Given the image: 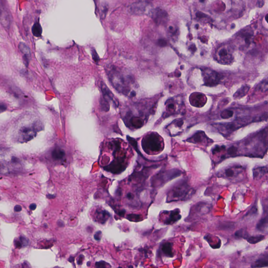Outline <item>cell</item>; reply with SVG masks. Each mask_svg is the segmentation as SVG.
I'll return each mask as SVG.
<instances>
[{"mask_svg":"<svg viewBox=\"0 0 268 268\" xmlns=\"http://www.w3.org/2000/svg\"><path fill=\"white\" fill-rule=\"evenodd\" d=\"M107 75L111 83L117 91L124 95H129L130 92L132 96L135 95V93L131 92V86L133 84L131 77L114 67L108 69Z\"/></svg>","mask_w":268,"mask_h":268,"instance_id":"obj_1","label":"cell"},{"mask_svg":"<svg viewBox=\"0 0 268 268\" xmlns=\"http://www.w3.org/2000/svg\"><path fill=\"white\" fill-rule=\"evenodd\" d=\"M195 191L190 187L187 181L182 180L175 184L169 191L167 201L170 202L181 201L188 200Z\"/></svg>","mask_w":268,"mask_h":268,"instance_id":"obj_2","label":"cell"},{"mask_svg":"<svg viewBox=\"0 0 268 268\" xmlns=\"http://www.w3.org/2000/svg\"><path fill=\"white\" fill-rule=\"evenodd\" d=\"M142 147L147 153H158L164 148L163 140L156 133H152L144 137L142 140Z\"/></svg>","mask_w":268,"mask_h":268,"instance_id":"obj_3","label":"cell"},{"mask_svg":"<svg viewBox=\"0 0 268 268\" xmlns=\"http://www.w3.org/2000/svg\"><path fill=\"white\" fill-rule=\"evenodd\" d=\"M182 173V171L178 169H171L160 172L153 178V180L152 181V186L161 187L170 180L180 176Z\"/></svg>","mask_w":268,"mask_h":268,"instance_id":"obj_4","label":"cell"},{"mask_svg":"<svg viewBox=\"0 0 268 268\" xmlns=\"http://www.w3.org/2000/svg\"><path fill=\"white\" fill-rule=\"evenodd\" d=\"M214 57L217 61L223 65H230L234 61L233 50L228 45H221L218 47Z\"/></svg>","mask_w":268,"mask_h":268,"instance_id":"obj_5","label":"cell"},{"mask_svg":"<svg viewBox=\"0 0 268 268\" xmlns=\"http://www.w3.org/2000/svg\"><path fill=\"white\" fill-rule=\"evenodd\" d=\"M201 71L204 85L213 87L220 84L221 76L218 72L209 68L203 69Z\"/></svg>","mask_w":268,"mask_h":268,"instance_id":"obj_6","label":"cell"},{"mask_svg":"<svg viewBox=\"0 0 268 268\" xmlns=\"http://www.w3.org/2000/svg\"><path fill=\"white\" fill-rule=\"evenodd\" d=\"M183 106V100L181 97H177L170 98L166 102V113L164 115L167 117L179 113Z\"/></svg>","mask_w":268,"mask_h":268,"instance_id":"obj_7","label":"cell"},{"mask_svg":"<svg viewBox=\"0 0 268 268\" xmlns=\"http://www.w3.org/2000/svg\"><path fill=\"white\" fill-rule=\"evenodd\" d=\"M39 126L38 123L31 126L24 127L20 130L19 139L21 142L30 141L36 136Z\"/></svg>","mask_w":268,"mask_h":268,"instance_id":"obj_8","label":"cell"},{"mask_svg":"<svg viewBox=\"0 0 268 268\" xmlns=\"http://www.w3.org/2000/svg\"><path fill=\"white\" fill-rule=\"evenodd\" d=\"M244 168L240 166L234 167H227L224 170L219 172V176L228 179L229 180H234L239 177V175L243 173Z\"/></svg>","mask_w":268,"mask_h":268,"instance_id":"obj_9","label":"cell"},{"mask_svg":"<svg viewBox=\"0 0 268 268\" xmlns=\"http://www.w3.org/2000/svg\"><path fill=\"white\" fill-rule=\"evenodd\" d=\"M187 124L184 120L177 119L173 120L170 125L167 126V130L169 134L172 136L179 135L180 133L184 131L185 128L188 127Z\"/></svg>","mask_w":268,"mask_h":268,"instance_id":"obj_10","label":"cell"},{"mask_svg":"<svg viewBox=\"0 0 268 268\" xmlns=\"http://www.w3.org/2000/svg\"><path fill=\"white\" fill-rule=\"evenodd\" d=\"M102 91L103 92V100L101 103L102 104V107L103 109L108 111L110 108L109 101L113 102L114 105L117 107L118 105V102L115 100L113 94L110 91L107 87H106L105 84L102 85Z\"/></svg>","mask_w":268,"mask_h":268,"instance_id":"obj_11","label":"cell"},{"mask_svg":"<svg viewBox=\"0 0 268 268\" xmlns=\"http://www.w3.org/2000/svg\"><path fill=\"white\" fill-rule=\"evenodd\" d=\"M150 13L153 21L158 25H164L168 22V15L161 8H155L150 12Z\"/></svg>","mask_w":268,"mask_h":268,"instance_id":"obj_12","label":"cell"},{"mask_svg":"<svg viewBox=\"0 0 268 268\" xmlns=\"http://www.w3.org/2000/svg\"><path fill=\"white\" fill-rule=\"evenodd\" d=\"M235 235L237 237L243 238L244 239L246 240L249 243H252V244L258 243L264 239L265 238V236L263 235L250 236H249V234L248 233L247 230L244 229H241L237 231Z\"/></svg>","mask_w":268,"mask_h":268,"instance_id":"obj_13","label":"cell"},{"mask_svg":"<svg viewBox=\"0 0 268 268\" xmlns=\"http://www.w3.org/2000/svg\"><path fill=\"white\" fill-rule=\"evenodd\" d=\"M125 168L123 158L114 160L112 163L107 167H104V170L111 172L114 174H117L123 171Z\"/></svg>","mask_w":268,"mask_h":268,"instance_id":"obj_14","label":"cell"},{"mask_svg":"<svg viewBox=\"0 0 268 268\" xmlns=\"http://www.w3.org/2000/svg\"><path fill=\"white\" fill-rule=\"evenodd\" d=\"M148 4L140 1L139 2L132 4L129 7V11L131 13L134 15H143L146 12Z\"/></svg>","mask_w":268,"mask_h":268,"instance_id":"obj_15","label":"cell"},{"mask_svg":"<svg viewBox=\"0 0 268 268\" xmlns=\"http://www.w3.org/2000/svg\"><path fill=\"white\" fill-rule=\"evenodd\" d=\"M190 103L192 106L201 107L205 105L207 102V98L203 94L194 93L190 97Z\"/></svg>","mask_w":268,"mask_h":268,"instance_id":"obj_16","label":"cell"},{"mask_svg":"<svg viewBox=\"0 0 268 268\" xmlns=\"http://www.w3.org/2000/svg\"><path fill=\"white\" fill-rule=\"evenodd\" d=\"M209 138L207 137L205 134L203 132H197L191 138L188 139V142L194 143H210Z\"/></svg>","mask_w":268,"mask_h":268,"instance_id":"obj_17","label":"cell"},{"mask_svg":"<svg viewBox=\"0 0 268 268\" xmlns=\"http://www.w3.org/2000/svg\"><path fill=\"white\" fill-rule=\"evenodd\" d=\"M168 217L166 219L164 223L167 225H171L175 223V222L178 221L181 218V216L180 215V210L179 209H175L172 211H168Z\"/></svg>","mask_w":268,"mask_h":268,"instance_id":"obj_18","label":"cell"},{"mask_svg":"<svg viewBox=\"0 0 268 268\" xmlns=\"http://www.w3.org/2000/svg\"><path fill=\"white\" fill-rule=\"evenodd\" d=\"M18 48L20 52L24 55V61L25 62V65L27 66L31 58V52L30 49L25 43L20 42L18 45Z\"/></svg>","mask_w":268,"mask_h":268,"instance_id":"obj_19","label":"cell"},{"mask_svg":"<svg viewBox=\"0 0 268 268\" xmlns=\"http://www.w3.org/2000/svg\"><path fill=\"white\" fill-rule=\"evenodd\" d=\"M0 23L6 29H8L11 25V18L7 12L0 9Z\"/></svg>","mask_w":268,"mask_h":268,"instance_id":"obj_20","label":"cell"},{"mask_svg":"<svg viewBox=\"0 0 268 268\" xmlns=\"http://www.w3.org/2000/svg\"><path fill=\"white\" fill-rule=\"evenodd\" d=\"M96 218L98 223L101 224H104L108 220V218L111 216L110 213L105 210H97L95 212Z\"/></svg>","mask_w":268,"mask_h":268,"instance_id":"obj_21","label":"cell"},{"mask_svg":"<svg viewBox=\"0 0 268 268\" xmlns=\"http://www.w3.org/2000/svg\"><path fill=\"white\" fill-rule=\"evenodd\" d=\"M161 250L163 255L168 257L173 256L172 245L170 242H166L162 243L161 247Z\"/></svg>","mask_w":268,"mask_h":268,"instance_id":"obj_22","label":"cell"},{"mask_svg":"<svg viewBox=\"0 0 268 268\" xmlns=\"http://www.w3.org/2000/svg\"><path fill=\"white\" fill-rule=\"evenodd\" d=\"M268 172V168L266 167H256L253 169V179L258 180L261 178Z\"/></svg>","mask_w":268,"mask_h":268,"instance_id":"obj_23","label":"cell"},{"mask_svg":"<svg viewBox=\"0 0 268 268\" xmlns=\"http://www.w3.org/2000/svg\"><path fill=\"white\" fill-rule=\"evenodd\" d=\"M268 265V255L266 254L262 256L260 258L255 261L252 267L253 268H260V267H267Z\"/></svg>","mask_w":268,"mask_h":268,"instance_id":"obj_24","label":"cell"},{"mask_svg":"<svg viewBox=\"0 0 268 268\" xmlns=\"http://www.w3.org/2000/svg\"><path fill=\"white\" fill-rule=\"evenodd\" d=\"M257 229L261 232H267L268 229V217L266 216L265 217L262 218L259 221L258 224L257 225Z\"/></svg>","mask_w":268,"mask_h":268,"instance_id":"obj_25","label":"cell"},{"mask_svg":"<svg viewBox=\"0 0 268 268\" xmlns=\"http://www.w3.org/2000/svg\"><path fill=\"white\" fill-rule=\"evenodd\" d=\"M250 89V87L248 85H245L243 86L241 88L239 89L234 94V98L235 99L237 98H240L243 97H245V95H246L248 93L249 90Z\"/></svg>","mask_w":268,"mask_h":268,"instance_id":"obj_26","label":"cell"},{"mask_svg":"<svg viewBox=\"0 0 268 268\" xmlns=\"http://www.w3.org/2000/svg\"><path fill=\"white\" fill-rule=\"evenodd\" d=\"M65 153L61 149L56 148L52 152V157L53 159L56 160H62L64 158Z\"/></svg>","mask_w":268,"mask_h":268,"instance_id":"obj_27","label":"cell"},{"mask_svg":"<svg viewBox=\"0 0 268 268\" xmlns=\"http://www.w3.org/2000/svg\"><path fill=\"white\" fill-rule=\"evenodd\" d=\"M32 32L34 36L39 37L42 36L43 30H42V26L39 22H36L34 24L32 27Z\"/></svg>","mask_w":268,"mask_h":268,"instance_id":"obj_28","label":"cell"},{"mask_svg":"<svg viewBox=\"0 0 268 268\" xmlns=\"http://www.w3.org/2000/svg\"><path fill=\"white\" fill-rule=\"evenodd\" d=\"M29 244V241L26 238L24 237H20V240L17 241L15 243L16 247L17 248L19 247H22L26 246L27 245Z\"/></svg>","mask_w":268,"mask_h":268,"instance_id":"obj_29","label":"cell"},{"mask_svg":"<svg viewBox=\"0 0 268 268\" xmlns=\"http://www.w3.org/2000/svg\"><path fill=\"white\" fill-rule=\"evenodd\" d=\"M234 112L231 110H225L220 114V116L223 119H228L233 116Z\"/></svg>","mask_w":268,"mask_h":268,"instance_id":"obj_30","label":"cell"},{"mask_svg":"<svg viewBox=\"0 0 268 268\" xmlns=\"http://www.w3.org/2000/svg\"><path fill=\"white\" fill-rule=\"evenodd\" d=\"M127 218L131 221H138L140 220V215L136 214H129L127 216Z\"/></svg>","mask_w":268,"mask_h":268,"instance_id":"obj_31","label":"cell"},{"mask_svg":"<svg viewBox=\"0 0 268 268\" xmlns=\"http://www.w3.org/2000/svg\"><path fill=\"white\" fill-rule=\"evenodd\" d=\"M95 266L97 268H106L107 263H105V262L104 261L98 262L95 264Z\"/></svg>","mask_w":268,"mask_h":268,"instance_id":"obj_32","label":"cell"},{"mask_svg":"<svg viewBox=\"0 0 268 268\" xmlns=\"http://www.w3.org/2000/svg\"><path fill=\"white\" fill-rule=\"evenodd\" d=\"M7 106L4 103H0V113H2L3 112H5L7 110Z\"/></svg>","mask_w":268,"mask_h":268,"instance_id":"obj_33","label":"cell"},{"mask_svg":"<svg viewBox=\"0 0 268 268\" xmlns=\"http://www.w3.org/2000/svg\"><path fill=\"white\" fill-rule=\"evenodd\" d=\"M101 237L102 232H100V231L97 232L95 233V235H94V237L95 238V239L97 240H100L101 238Z\"/></svg>","mask_w":268,"mask_h":268,"instance_id":"obj_34","label":"cell"},{"mask_svg":"<svg viewBox=\"0 0 268 268\" xmlns=\"http://www.w3.org/2000/svg\"><path fill=\"white\" fill-rule=\"evenodd\" d=\"M92 56H93V58L94 60H95V61H98V56L97 52H95V50H93L92 51Z\"/></svg>","mask_w":268,"mask_h":268,"instance_id":"obj_35","label":"cell"},{"mask_svg":"<svg viewBox=\"0 0 268 268\" xmlns=\"http://www.w3.org/2000/svg\"><path fill=\"white\" fill-rule=\"evenodd\" d=\"M158 44L160 46H165L167 45V43L163 39H159L158 41Z\"/></svg>","mask_w":268,"mask_h":268,"instance_id":"obj_36","label":"cell"},{"mask_svg":"<svg viewBox=\"0 0 268 268\" xmlns=\"http://www.w3.org/2000/svg\"><path fill=\"white\" fill-rule=\"evenodd\" d=\"M22 211V207L20 205H17L14 207V211L16 212H19Z\"/></svg>","mask_w":268,"mask_h":268,"instance_id":"obj_37","label":"cell"},{"mask_svg":"<svg viewBox=\"0 0 268 268\" xmlns=\"http://www.w3.org/2000/svg\"><path fill=\"white\" fill-rule=\"evenodd\" d=\"M264 3H265V2H264V1H263V0H258V2H257V5H258V7H261L263 6Z\"/></svg>","mask_w":268,"mask_h":268,"instance_id":"obj_38","label":"cell"},{"mask_svg":"<svg viewBox=\"0 0 268 268\" xmlns=\"http://www.w3.org/2000/svg\"><path fill=\"white\" fill-rule=\"evenodd\" d=\"M36 204H35V203H33V204H31L30 206V210H32V211H34V210H35V209L36 208Z\"/></svg>","mask_w":268,"mask_h":268,"instance_id":"obj_39","label":"cell"},{"mask_svg":"<svg viewBox=\"0 0 268 268\" xmlns=\"http://www.w3.org/2000/svg\"><path fill=\"white\" fill-rule=\"evenodd\" d=\"M82 255H81L80 257H79V258L78 261V263L79 265H81L82 263Z\"/></svg>","mask_w":268,"mask_h":268,"instance_id":"obj_40","label":"cell"},{"mask_svg":"<svg viewBox=\"0 0 268 268\" xmlns=\"http://www.w3.org/2000/svg\"><path fill=\"white\" fill-rule=\"evenodd\" d=\"M133 196L132 195L131 193H128V194L127 195V198H128V199H132L133 198Z\"/></svg>","mask_w":268,"mask_h":268,"instance_id":"obj_41","label":"cell"},{"mask_svg":"<svg viewBox=\"0 0 268 268\" xmlns=\"http://www.w3.org/2000/svg\"><path fill=\"white\" fill-rule=\"evenodd\" d=\"M140 1H143V2H146V3H149V2L150 0H140Z\"/></svg>","mask_w":268,"mask_h":268,"instance_id":"obj_42","label":"cell"},{"mask_svg":"<svg viewBox=\"0 0 268 268\" xmlns=\"http://www.w3.org/2000/svg\"><path fill=\"white\" fill-rule=\"evenodd\" d=\"M0 9H1V8H0Z\"/></svg>","mask_w":268,"mask_h":268,"instance_id":"obj_43","label":"cell"}]
</instances>
